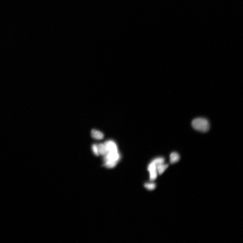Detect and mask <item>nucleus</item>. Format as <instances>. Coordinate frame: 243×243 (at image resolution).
I'll return each mask as SVG.
<instances>
[{
  "label": "nucleus",
  "instance_id": "nucleus-1",
  "mask_svg": "<svg viewBox=\"0 0 243 243\" xmlns=\"http://www.w3.org/2000/svg\"><path fill=\"white\" fill-rule=\"evenodd\" d=\"M192 125L195 130L202 132H208L210 128L208 120L203 118H195L192 122Z\"/></svg>",
  "mask_w": 243,
  "mask_h": 243
},
{
  "label": "nucleus",
  "instance_id": "nucleus-2",
  "mask_svg": "<svg viewBox=\"0 0 243 243\" xmlns=\"http://www.w3.org/2000/svg\"><path fill=\"white\" fill-rule=\"evenodd\" d=\"M157 166L156 165L151 162L148 165V170L149 173V178L151 181L155 180L158 176Z\"/></svg>",
  "mask_w": 243,
  "mask_h": 243
},
{
  "label": "nucleus",
  "instance_id": "nucleus-3",
  "mask_svg": "<svg viewBox=\"0 0 243 243\" xmlns=\"http://www.w3.org/2000/svg\"><path fill=\"white\" fill-rule=\"evenodd\" d=\"M120 158V155L118 151L109 152L105 155L104 161H109L118 162Z\"/></svg>",
  "mask_w": 243,
  "mask_h": 243
},
{
  "label": "nucleus",
  "instance_id": "nucleus-4",
  "mask_svg": "<svg viewBox=\"0 0 243 243\" xmlns=\"http://www.w3.org/2000/svg\"><path fill=\"white\" fill-rule=\"evenodd\" d=\"M104 143L106 146L108 152L118 151L117 145L114 141L111 140H107Z\"/></svg>",
  "mask_w": 243,
  "mask_h": 243
},
{
  "label": "nucleus",
  "instance_id": "nucleus-5",
  "mask_svg": "<svg viewBox=\"0 0 243 243\" xmlns=\"http://www.w3.org/2000/svg\"><path fill=\"white\" fill-rule=\"evenodd\" d=\"M91 135L94 139L96 140H101L103 139L104 134L100 131L93 129L91 131Z\"/></svg>",
  "mask_w": 243,
  "mask_h": 243
},
{
  "label": "nucleus",
  "instance_id": "nucleus-6",
  "mask_svg": "<svg viewBox=\"0 0 243 243\" xmlns=\"http://www.w3.org/2000/svg\"><path fill=\"white\" fill-rule=\"evenodd\" d=\"M180 159V156L177 152H173L170 155V162L171 164H174L179 161Z\"/></svg>",
  "mask_w": 243,
  "mask_h": 243
},
{
  "label": "nucleus",
  "instance_id": "nucleus-7",
  "mask_svg": "<svg viewBox=\"0 0 243 243\" xmlns=\"http://www.w3.org/2000/svg\"><path fill=\"white\" fill-rule=\"evenodd\" d=\"M97 146L99 154L105 156L108 152L106 146L104 143H100Z\"/></svg>",
  "mask_w": 243,
  "mask_h": 243
},
{
  "label": "nucleus",
  "instance_id": "nucleus-8",
  "mask_svg": "<svg viewBox=\"0 0 243 243\" xmlns=\"http://www.w3.org/2000/svg\"><path fill=\"white\" fill-rule=\"evenodd\" d=\"M168 167V165L164 163L158 165L157 166V172L159 175H161L166 170Z\"/></svg>",
  "mask_w": 243,
  "mask_h": 243
},
{
  "label": "nucleus",
  "instance_id": "nucleus-9",
  "mask_svg": "<svg viewBox=\"0 0 243 243\" xmlns=\"http://www.w3.org/2000/svg\"><path fill=\"white\" fill-rule=\"evenodd\" d=\"M117 162L109 161H104V166L107 168H115L118 164Z\"/></svg>",
  "mask_w": 243,
  "mask_h": 243
},
{
  "label": "nucleus",
  "instance_id": "nucleus-10",
  "mask_svg": "<svg viewBox=\"0 0 243 243\" xmlns=\"http://www.w3.org/2000/svg\"><path fill=\"white\" fill-rule=\"evenodd\" d=\"M165 159L163 157H158L154 159L151 161L154 164L156 165L157 166L160 164L164 163Z\"/></svg>",
  "mask_w": 243,
  "mask_h": 243
},
{
  "label": "nucleus",
  "instance_id": "nucleus-11",
  "mask_svg": "<svg viewBox=\"0 0 243 243\" xmlns=\"http://www.w3.org/2000/svg\"><path fill=\"white\" fill-rule=\"evenodd\" d=\"M144 186L146 188L149 190H152L155 189L156 185L155 183L153 182L147 183H145Z\"/></svg>",
  "mask_w": 243,
  "mask_h": 243
},
{
  "label": "nucleus",
  "instance_id": "nucleus-12",
  "mask_svg": "<svg viewBox=\"0 0 243 243\" xmlns=\"http://www.w3.org/2000/svg\"><path fill=\"white\" fill-rule=\"evenodd\" d=\"M92 149L94 154L96 156H99V154L97 145L93 144L92 146Z\"/></svg>",
  "mask_w": 243,
  "mask_h": 243
}]
</instances>
